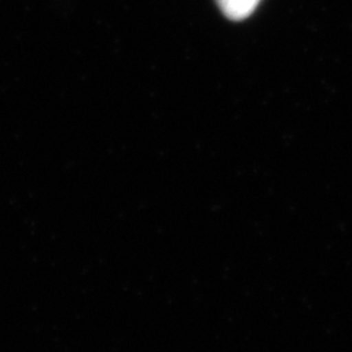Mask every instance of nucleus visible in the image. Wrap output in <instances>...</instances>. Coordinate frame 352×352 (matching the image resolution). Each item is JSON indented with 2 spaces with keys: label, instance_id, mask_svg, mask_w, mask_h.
Wrapping results in <instances>:
<instances>
[{
  "label": "nucleus",
  "instance_id": "nucleus-1",
  "mask_svg": "<svg viewBox=\"0 0 352 352\" xmlns=\"http://www.w3.org/2000/svg\"><path fill=\"white\" fill-rule=\"evenodd\" d=\"M260 2L261 0H216L222 14L232 21L248 18L257 9Z\"/></svg>",
  "mask_w": 352,
  "mask_h": 352
}]
</instances>
